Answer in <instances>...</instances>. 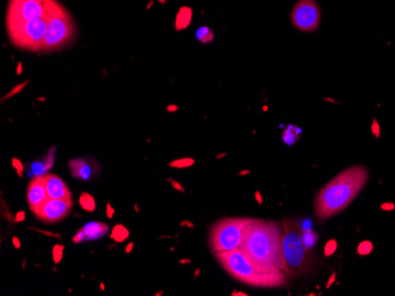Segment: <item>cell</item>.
Returning <instances> with one entry per match:
<instances>
[{"label": "cell", "mask_w": 395, "mask_h": 296, "mask_svg": "<svg viewBox=\"0 0 395 296\" xmlns=\"http://www.w3.org/2000/svg\"><path fill=\"white\" fill-rule=\"evenodd\" d=\"M43 178L49 198H72L70 189L68 188L67 183L58 176L49 174L43 176Z\"/></svg>", "instance_id": "obj_13"}, {"label": "cell", "mask_w": 395, "mask_h": 296, "mask_svg": "<svg viewBox=\"0 0 395 296\" xmlns=\"http://www.w3.org/2000/svg\"><path fill=\"white\" fill-rule=\"evenodd\" d=\"M134 208H135V211H136V213H139V211H140V209H139V207H137V204H135V206H134Z\"/></svg>", "instance_id": "obj_45"}, {"label": "cell", "mask_w": 395, "mask_h": 296, "mask_svg": "<svg viewBox=\"0 0 395 296\" xmlns=\"http://www.w3.org/2000/svg\"><path fill=\"white\" fill-rule=\"evenodd\" d=\"M302 136V129L295 124L286 125L282 133V140L286 145L296 144Z\"/></svg>", "instance_id": "obj_16"}, {"label": "cell", "mask_w": 395, "mask_h": 296, "mask_svg": "<svg viewBox=\"0 0 395 296\" xmlns=\"http://www.w3.org/2000/svg\"><path fill=\"white\" fill-rule=\"evenodd\" d=\"M195 37L201 44H210L214 40V33L209 26H201L195 32Z\"/></svg>", "instance_id": "obj_19"}, {"label": "cell", "mask_w": 395, "mask_h": 296, "mask_svg": "<svg viewBox=\"0 0 395 296\" xmlns=\"http://www.w3.org/2000/svg\"><path fill=\"white\" fill-rule=\"evenodd\" d=\"M300 232L303 243H304L306 249L311 251L318 242L317 233L314 232L311 228H305V226H300Z\"/></svg>", "instance_id": "obj_17"}, {"label": "cell", "mask_w": 395, "mask_h": 296, "mask_svg": "<svg viewBox=\"0 0 395 296\" xmlns=\"http://www.w3.org/2000/svg\"><path fill=\"white\" fill-rule=\"evenodd\" d=\"M381 207L383 208V210H393V209H395V206L394 204H388V203H387V204H382Z\"/></svg>", "instance_id": "obj_37"}, {"label": "cell", "mask_w": 395, "mask_h": 296, "mask_svg": "<svg viewBox=\"0 0 395 296\" xmlns=\"http://www.w3.org/2000/svg\"><path fill=\"white\" fill-rule=\"evenodd\" d=\"M129 236H130L129 230L127 229L123 224H116L113 229H111L110 238L116 242V243H122V242L128 240Z\"/></svg>", "instance_id": "obj_18"}, {"label": "cell", "mask_w": 395, "mask_h": 296, "mask_svg": "<svg viewBox=\"0 0 395 296\" xmlns=\"http://www.w3.org/2000/svg\"><path fill=\"white\" fill-rule=\"evenodd\" d=\"M337 249V242L335 240H330L325 244L324 247V255L325 256H331Z\"/></svg>", "instance_id": "obj_25"}, {"label": "cell", "mask_w": 395, "mask_h": 296, "mask_svg": "<svg viewBox=\"0 0 395 296\" xmlns=\"http://www.w3.org/2000/svg\"><path fill=\"white\" fill-rule=\"evenodd\" d=\"M69 169H70L72 177L90 180L101 171V165L96 161L89 158H74L69 162Z\"/></svg>", "instance_id": "obj_12"}, {"label": "cell", "mask_w": 395, "mask_h": 296, "mask_svg": "<svg viewBox=\"0 0 395 296\" xmlns=\"http://www.w3.org/2000/svg\"><path fill=\"white\" fill-rule=\"evenodd\" d=\"M48 14L45 0H11L7 12V26L37 20Z\"/></svg>", "instance_id": "obj_9"}, {"label": "cell", "mask_w": 395, "mask_h": 296, "mask_svg": "<svg viewBox=\"0 0 395 296\" xmlns=\"http://www.w3.org/2000/svg\"><path fill=\"white\" fill-rule=\"evenodd\" d=\"M26 199H28L29 207L33 214H36L40 209L41 206L49 199V195L44 184L43 176H37L30 182L26 191Z\"/></svg>", "instance_id": "obj_11"}, {"label": "cell", "mask_w": 395, "mask_h": 296, "mask_svg": "<svg viewBox=\"0 0 395 296\" xmlns=\"http://www.w3.org/2000/svg\"><path fill=\"white\" fill-rule=\"evenodd\" d=\"M253 220L255 218L227 217L214 223L210 232L211 251L216 254L240 248L245 233Z\"/></svg>", "instance_id": "obj_5"}, {"label": "cell", "mask_w": 395, "mask_h": 296, "mask_svg": "<svg viewBox=\"0 0 395 296\" xmlns=\"http://www.w3.org/2000/svg\"><path fill=\"white\" fill-rule=\"evenodd\" d=\"M226 156H227V153H226V152H222V153H220V155H218V156H217V160L222 158V157H226Z\"/></svg>", "instance_id": "obj_41"}, {"label": "cell", "mask_w": 395, "mask_h": 296, "mask_svg": "<svg viewBox=\"0 0 395 296\" xmlns=\"http://www.w3.org/2000/svg\"><path fill=\"white\" fill-rule=\"evenodd\" d=\"M371 131H373L374 136H377V137L380 136V125H379V123L375 121V119L373 121V125H371Z\"/></svg>", "instance_id": "obj_31"}, {"label": "cell", "mask_w": 395, "mask_h": 296, "mask_svg": "<svg viewBox=\"0 0 395 296\" xmlns=\"http://www.w3.org/2000/svg\"><path fill=\"white\" fill-rule=\"evenodd\" d=\"M99 288H101L102 290H105V289H106V286H105V283H99Z\"/></svg>", "instance_id": "obj_44"}, {"label": "cell", "mask_w": 395, "mask_h": 296, "mask_svg": "<svg viewBox=\"0 0 395 296\" xmlns=\"http://www.w3.org/2000/svg\"><path fill=\"white\" fill-rule=\"evenodd\" d=\"M84 237L87 240H98L109 233V225L102 222H89L83 226Z\"/></svg>", "instance_id": "obj_14"}, {"label": "cell", "mask_w": 395, "mask_h": 296, "mask_svg": "<svg viewBox=\"0 0 395 296\" xmlns=\"http://www.w3.org/2000/svg\"><path fill=\"white\" fill-rule=\"evenodd\" d=\"M79 206L82 207L83 210L88 211V213H94L96 210V202L94 196H91L88 193H82L79 195Z\"/></svg>", "instance_id": "obj_20"}, {"label": "cell", "mask_w": 395, "mask_h": 296, "mask_svg": "<svg viewBox=\"0 0 395 296\" xmlns=\"http://www.w3.org/2000/svg\"><path fill=\"white\" fill-rule=\"evenodd\" d=\"M26 218V214L25 211H18V213L16 214V216H14V222H23Z\"/></svg>", "instance_id": "obj_30"}, {"label": "cell", "mask_w": 395, "mask_h": 296, "mask_svg": "<svg viewBox=\"0 0 395 296\" xmlns=\"http://www.w3.org/2000/svg\"><path fill=\"white\" fill-rule=\"evenodd\" d=\"M155 295H156V296H159V295H162V291H160V293H156Z\"/></svg>", "instance_id": "obj_46"}, {"label": "cell", "mask_w": 395, "mask_h": 296, "mask_svg": "<svg viewBox=\"0 0 395 296\" xmlns=\"http://www.w3.org/2000/svg\"><path fill=\"white\" fill-rule=\"evenodd\" d=\"M72 206V198H49L34 215L45 223H55L67 217Z\"/></svg>", "instance_id": "obj_10"}, {"label": "cell", "mask_w": 395, "mask_h": 296, "mask_svg": "<svg viewBox=\"0 0 395 296\" xmlns=\"http://www.w3.org/2000/svg\"><path fill=\"white\" fill-rule=\"evenodd\" d=\"M29 83H30V80H28V82H23V83H20V84H18V85L14 86L13 89L11 90V91L9 92V94H6V95H5V97H3L2 99H3V101H5V99H7V98H11V97H13V96L18 95L19 92H20L23 89H24V87H25L26 85H28Z\"/></svg>", "instance_id": "obj_24"}, {"label": "cell", "mask_w": 395, "mask_h": 296, "mask_svg": "<svg viewBox=\"0 0 395 296\" xmlns=\"http://www.w3.org/2000/svg\"><path fill=\"white\" fill-rule=\"evenodd\" d=\"M322 12L315 0H298L290 13L291 24L301 32H315L320 28Z\"/></svg>", "instance_id": "obj_8"}, {"label": "cell", "mask_w": 395, "mask_h": 296, "mask_svg": "<svg viewBox=\"0 0 395 296\" xmlns=\"http://www.w3.org/2000/svg\"><path fill=\"white\" fill-rule=\"evenodd\" d=\"M64 255V245L62 244H56L52 248V260L55 264H58L63 259Z\"/></svg>", "instance_id": "obj_22"}, {"label": "cell", "mask_w": 395, "mask_h": 296, "mask_svg": "<svg viewBox=\"0 0 395 296\" xmlns=\"http://www.w3.org/2000/svg\"><path fill=\"white\" fill-rule=\"evenodd\" d=\"M168 180H170V183L172 184V187H173L175 190L180 191V193H185V189H183V187L178 182V180L172 179V178H168Z\"/></svg>", "instance_id": "obj_28"}, {"label": "cell", "mask_w": 395, "mask_h": 296, "mask_svg": "<svg viewBox=\"0 0 395 296\" xmlns=\"http://www.w3.org/2000/svg\"><path fill=\"white\" fill-rule=\"evenodd\" d=\"M371 251H373V244H371L369 241L361 242V243H360L359 247H358V254L361 256L368 255V254H369Z\"/></svg>", "instance_id": "obj_23"}, {"label": "cell", "mask_w": 395, "mask_h": 296, "mask_svg": "<svg viewBox=\"0 0 395 296\" xmlns=\"http://www.w3.org/2000/svg\"><path fill=\"white\" fill-rule=\"evenodd\" d=\"M216 259L220 266L225 269L237 281L247 286L258 288H279L284 287L289 281L285 272L267 270L259 267L246 256L240 248L231 252L216 253Z\"/></svg>", "instance_id": "obj_3"}, {"label": "cell", "mask_w": 395, "mask_h": 296, "mask_svg": "<svg viewBox=\"0 0 395 296\" xmlns=\"http://www.w3.org/2000/svg\"><path fill=\"white\" fill-rule=\"evenodd\" d=\"M180 225H181V226H189V228H191V229L194 228V224L191 221H182L181 223H180Z\"/></svg>", "instance_id": "obj_35"}, {"label": "cell", "mask_w": 395, "mask_h": 296, "mask_svg": "<svg viewBox=\"0 0 395 296\" xmlns=\"http://www.w3.org/2000/svg\"><path fill=\"white\" fill-rule=\"evenodd\" d=\"M193 18V11L189 6H182L175 17V30L182 31L189 28Z\"/></svg>", "instance_id": "obj_15"}, {"label": "cell", "mask_w": 395, "mask_h": 296, "mask_svg": "<svg viewBox=\"0 0 395 296\" xmlns=\"http://www.w3.org/2000/svg\"><path fill=\"white\" fill-rule=\"evenodd\" d=\"M199 274H200V269H197V270H195V271H194V278H195V279H197V278H198V276H199Z\"/></svg>", "instance_id": "obj_43"}, {"label": "cell", "mask_w": 395, "mask_h": 296, "mask_svg": "<svg viewBox=\"0 0 395 296\" xmlns=\"http://www.w3.org/2000/svg\"><path fill=\"white\" fill-rule=\"evenodd\" d=\"M233 296H237V295H240V296H246L247 294H245V293H241V291H233V294H232Z\"/></svg>", "instance_id": "obj_40"}, {"label": "cell", "mask_w": 395, "mask_h": 296, "mask_svg": "<svg viewBox=\"0 0 395 296\" xmlns=\"http://www.w3.org/2000/svg\"><path fill=\"white\" fill-rule=\"evenodd\" d=\"M49 11L48 32L45 37L44 51H51L63 48L74 37V22L62 6L56 0H45Z\"/></svg>", "instance_id": "obj_6"}, {"label": "cell", "mask_w": 395, "mask_h": 296, "mask_svg": "<svg viewBox=\"0 0 395 296\" xmlns=\"http://www.w3.org/2000/svg\"><path fill=\"white\" fill-rule=\"evenodd\" d=\"M250 174H251L250 170H241V171L238 172V175L239 176H245V175H250Z\"/></svg>", "instance_id": "obj_39"}, {"label": "cell", "mask_w": 395, "mask_h": 296, "mask_svg": "<svg viewBox=\"0 0 395 296\" xmlns=\"http://www.w3.org/2000/svg\"><path fill=\"white\" fill-rule=\"evenodd\" d=\"M133 249H134V242H130V243H129L128 245H127L126 253H127V254H130V253L133 252Z\"/></svg>", "instance_id": "obj_36"}, {"label": "cell", "mask_w": 395, "mask_h": 296, "mask_svg": "<svg viewBox=\"0 0 395 296\" xmlns=\"http://www.w3.org/2000/svg\"><path fill=\"white\" fill-rule=\"evenodd\" d=\"M106 213H107V216H108V218H113V217H114V215H115V209L113 208V206L110 204V203H107Z\"/></svg>", "instance_id": "obj_29"}, {"label": "cell", "mask_w": 395, "mask_h": 296, "mask_svg": "<svg viewBox=\"0 0 395 296\" xmlns=\"http://www.w3.org/2000/svg\"><path fill=\"white\" fill-rule=\"evenodd\" d=\"M282 236L283 229L277 222L255 218L245 233L240 249L259 267L284 272Z\"/></svg>", "instance_id": "obj_2"}, {"label": "cell", "mask_w": 395, "mask_h": 296, "mask_svg": "<svg viewBox=\"0 0 395 296\" xmlns=\"http://www.w3.org/2000/svg\"><path fill=\"white\" fill-rule=\"evenodd\" d=\"M255 197H256V199H257V203H258L259 206H260V204H263V196L260 195L259 191H256V193H255Z\"/></svg>", "instance_id": "obj_34"}, {"label": "cell", "mask_w": 395, "mask_h": 296, "mask_svg": "<svg viewBox=\"0 0 395 296\" xmlns=\"http://www.w3.org/2000/svg\"><path fill=\"white\" fill-rule=\"evenodd\" d=\"M83 241H86V237H84L83 228H80L77 230V233L75 234L74 237H72V242H74V243H80V242Z\"/></svg>", "instance_id": "obj_27"}, {"label": "cell", "mask_w": 395, "mask_h": 296, "mask_svg": "<svg viewBox=\"0 0 395 296\" xmlns=\"http://www.w3.org/2000/svg\"><path fill=\"white\" fill-rule=\"evenodd\" d=\"M12 167L14 168V170L17 171V174L19 177H23V171H24V165H23V162L18 158H12Z\"/></svg>", "instance_id": "obj_26"}, {"label": "cell", "mask_w": 395, "mask_h": 296, "mask_svg": "<svg viewBox=\"0 0 395 296\" xmlns=\"http://www.w3.org/2000/svg\"><path fill=\"white\" fill-rule=\"evenodd\" d=\"M49 12V11H48ZM49 14L47 17L22 22L17 25H9V33L11 40L14 45L26 50H38L43 49L45 37L48 32Z\"/></svg>", "instance_id": "obj_7"}, {"label": "cell", "mask_w": 395, "mask_h": 296, "mask_svg": "<svg viewBox=\"0 0 395 296\" xmlns=\"http://www.w3.org/2000/svg\"><path fill=\"white\" fill-rule=\"evenodd\" d=\"M185 263H191V260H180V264H185Z\"/></svg>", "instance_id": "obj_42"}, {"label": "cell", "mask_w": 395, "mask_h": 296, "mask_svg": "<svg viewBox=\"0 0 395 296\" xmlns=\"http://www.w3.org/2000/svg\"><path fill=\"white\" fill-rule=\"evenodd\" d=\"M282 252L284 259V272L289 279L311 274L315 269V257L303 243L300 225L296 221L283 220Z\"/></svg>", "instance_id": "obj_4"}, {"label": "cell", "mask_w": 395, "mask_h": 296, "mask_svg": "<svg viewBox=\"0 0 395 296\" xmlns=\"http://www.w3.org/2000/svg\"><path fill=\"white\" fill-rule=\"evenodd\" d=\"M12 243H13V245H14V248H16V249H20L22 243H20V241H19V238H18L17 236H13V237H12Z\"/></svg>", "instance_id": "obj_32"}, {"label": "cell", "mask_w": 395, "mask_h": 296, "mask_svg": "<svg viewBox=\"0 0 395 296\" xmlns=\"http://www.w3.org/2000/svg\"><path fill=\"white\" fill-rule=\"evenodd\" d=\"M369 177L367 168L352 165L343 170L318 190L315 197V216L325 222L344 209L358 197Z\"/></svg>", "instance_id": "obj_1"}, {"label": "cell", "mask_w": 395, "mask_h": 296, "mask_svg": "<svg viewBox=\"0 0 395 296\" xmlns=\"http://www.w3.org/2000/svg\"><path fill=\"white\" fill-rule=\"evenodd\" d=\"M195 164V161L193 158H190V157H185V158H179V160H174L170 163L171 168H175V169H186L190 168L192 165Z\"/></svg>", "instance_id": "obj_21"}, {"label": "cell", "mask_w": 395, "mask_h": 296, "mask_svg": "<svg viewBox=\"0 0 395 296\" xmlns=\"http://www.w3.org/2000/svg\"><path fill=\"white\" fill-rule=\"evenodd\" d=\"M166 110L168 111V112H176V111L179 110V106L175 105V104H171V105H168L166 107Z\"/></svg>", "instance_id": "obj_33"}, {"label": "cell", "mask_w": 395, "mask_h": 296, "mask_svg": "<svg viewBox=\"0 0 395 296\" xmlns=\"http://www.w3.org/2000/svg\"><path fill=\"white\" fill-rule=\"evenodd\" d=\"M16 72H17L18 76L22 75V72H23V64L22 63H18V66H17Z\"/></svg>", "instance_id": "obj_38"}]
</instances>
